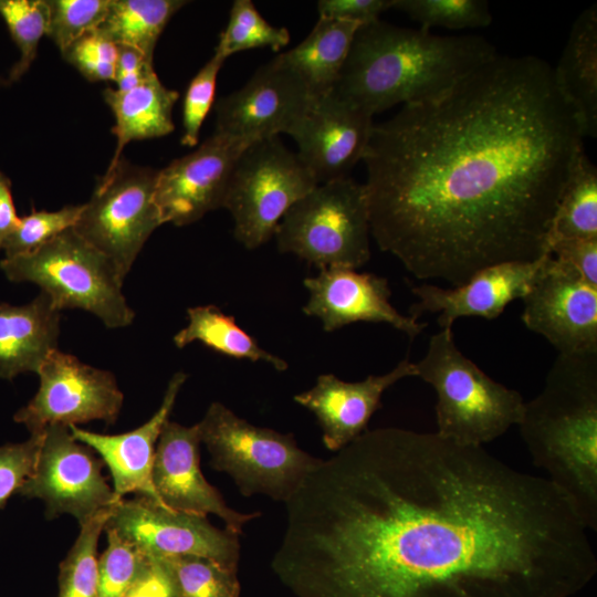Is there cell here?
<instances>
[{
	"mask_svg": "<svg viewBox=\"0 0 597 597\" xmlns=\"http://www.w3.org/2000/svg\"><path fill=\"white\" fill-rule=\"evenodd\" d=\"M284 504L295 597H573L597 572L558 488L437 432L366 430Z\"/></svg>",
	"mask_w": 597,
	"mask_h": 597,
	"instance_id": "6da1fadb",
	"label": "cell"
},
{
	"mask_svg": "<svg viewBox=\"0 0 597 597\" xmlns=\"http://www.w3.org/2000/svg\"><path fill=\"white\" fill-rule=\"evenodd\" d=\"M584 138L547 62L498 54L374 124L363 159L370 235L417 279L452 286L540 260Z\"/></svg>",
	"mask_w": 597,
	"mask_h": 597,
	"instance_id": "7a4b0ae2",
	"label": "cell"
},
{
	"mask_svg": "<svg viewBox=\"0 0 597 597\" xmlns=\"http://www.w3.org/2000/svg\"><path fill=\"white\" fill-rule=\"evenodd\" d=\"M498 55L479 35H437L384 21L360 25L331 91L370 115L431 98Z\"/></svg>",
	"mask_w": 597,
	"mask_h": 597,
	"instance_id": "3957f363",
	"label": "cell"
},
{
	"mask_svg": "<svg viewBox=\"0 0 597 597\" xmlns=\"http://www.w3.org/2000/svg\"><path fill=\"white\" fill-rule=\"evenodd\" d=\"M533 463L597 528V353L558 354L517 423Z\"/></svg>",
	"mask_w": 597,
	"mask_h": 597,
	"instance_id": "277c9868",
	"label": "cell"
},
{
	"mask_svg": "<svg viewBox=\"0 0 597 597\" xmlns=\"http://www.w3.org/2000/svg\"><path fill=\"white\" fill-rule=\"evenodd\" d=\"M416 364L417 377L437 394V433L462 446L483 447L521 420L524 399L493 380L458 348L452 328L433 334Z\"/></svg>",
	"mask_w": 597,
	"mask_h": 597,
	"instance_id": "5b68a950",
	"label": "cell"
},
{
	"mask_svg": "<svg viewBox=\"0 0 597 597\" xmlns=\"http://www.w3.org/2000/svg\"><path fill=\"white\" fill-rule=\"evenodd\" d=\"M0 269L11 282L38 285L60 312L86 311L108 328L126 327L135 318L122 291L124 279L73 228L29 254L3 258Z\"/></svg>",
	"mask_w": 597,
	"mask_h": 597,
	"instance_id": "8992f818",
	"label": "cell"
},
{
	"mask_svg": "<svg viewBox=\"0 0 597 597\" xmlns=\"http://www.w3.org/2000/svg\"><path fill=\"white\" fill-rule=\"evenodd\" d=\"M198 427L211 467L230 475L243 496L262 494L286 503L322 462L302 450L292 433L254 426L218 401Z\"/></svg>",
	"mask_w": 597,
	"mask_h": 597,
	"instance_id": "52a82bcc",
	"label": "cell"
},
{
	"mask_svg": "<svg viewBox=\"0 0 597 597\" xmlns=\"http://www.w3.org/2000/svg\"><path fill=\"white\" fill-rule=\"evenodd\" d=\"M274 235L280 252L320 270L363 266L370 259L365 184L346 177L317 185L286 211Z\"/></svg>",
	"mask_w": 597,
	"mask_h": 597,
	"instance_id": "ba28073f",
	"label": "cell"
},
{
	"mask_svg": "<svg viewBox=\"0 0 597 597\" xmlns=\"http://www.w3.org/2000/svg\"><path fill=\"white\" fill-rule=\"evenodd\" d=\"M317 185L279 136L251 143L234 164L223 202L235 239L247 249L264 244L286 211Z\"/></svg>",
	"mask_w": 597,
	"mask_h": 597,
	"instance_id": "9c48e42d",
	"label": "cell"
},
{
	"mask_svg": "<svg viewBox=\"0 0 597 597\" xmlns=\"http://www.w3.org/2000/svg\"><path fill=\"white\" fill-rule=\"evenodd\" d=\"M157 172L121 157L101 178L73 227L124 280L149 235L163 224L154 201Z\"/></svg>",
	"mask_w": 597,
	"mask_h": 597,
	"instance_id": "30bf717a",
	"label": "cell"
},
{
	"mask_svg": "<svg viewBox=\"0 0 597 597\" xmlns=\"http://www.w3.org/2000/svg\"><path fill=\"white\" fill-rule=\"evenodd\" d=\"M103 465L69 427L50 426L43 430L35 469L17 494L42 500L48 520L70 514L82 525L121 501L102 474Z\"/></svg>",
	"mask_w": 597,
	"mask_h": 597,
	"instance_id": "8fae6325",
	"label": "cell"
},
{
	"mask_svg": "<svg viewBox=\"0 0 597 597\" xmlns=\"http://www.w3.org/2000/svg\"><path fill=\"white\" fill-rule=\"evenodd\" d=\"M33 398L13 416L31 434L50 426H77L92 420L116 421L124 395L115 376L82 363L77 357L53 350L39 371Z\"/></svg>",
	"mask_w": 597,
	"mask_h": 597,
	"instance_id": "7c38bea8",
	"label": "cell"
},
{
	"mask_svg": "<svg viewBox=\"0 0 597 597\" xmlns=\"http://www.w3.org/2000/svg\"><path fill=\"white\" fill-rule=\"evenodd\" d=\"M314 96L281 54L216 105L214 133L244 143L297 130Z\"/></svg>",
	"mask_w": 597,
	"mask_h": 597,
	"instance_id": "4fadbf2b",
	"label": "cell"
},
{
	"mask_svg": "<svg viewBox=\"0 0 597 597\" xmlns=\"http://www.w3.org/2000/svg\"><path fill=\"white\" fill-rule=\"evenodd\" d=\"M105 525L149 556H199L238 569L239 535L213 526L207 516L175 511L137 496L122 499Z\"/></svg>",
	"mask_w": 597,
	"mask_h": 597,
	"instance_id": "5bb4252c",
	"label": "cell"
},
{
	"mask_svg": "<svg viewBox=\"0 0 597 597\" xmlns=\"http://www.w3.org/2000/svg\"><path fill=\"white\" fill-rule=\"evenodd\" d=\"M525 326L562 355L597 353V287L549 254L522 297Z\"/></svg>",
	"mask_w": 597,
	"mask_h": 597,
	"instance_id": "9a60e30c",
	"label": "cell"
},
{
	"mask_svg": "<svg viewBox=\"0 0 597 597\" xmlns=\"http://www.w3.org/2000/svg\"><path fill=\"white\" fill-rule=\"evenodd\" d=\"M250 144L213 133L195 151L159 170L154 201L161 223L187 226L223 208L234 164Z\"/></svg>",
	"mask_w": 597,
	"mask_h": 597,
	"instance_id": "2e32d148",
	"label": "cell"
},
{
	"mask_svg": "<svg viewBox=\"0 0 597 597\" xmlns=\"http://www.w3.org/2000/svg\"><path fill=\"white\" fill-rule=\"evenodd\" d=\"M198 423L187 427L167 420L156 446L153 483L160 502L175 511L221 519L226 528L240 535L261 512L241 513L227 505L221 493L200 469Z\"/></svg>",
	"mask_w": 597,
	"mask_h": 597,
	"instance_id": "e0dca14e",
	"label": "cell"
},
{
	"mask_svg": "<svg viewBox=\"0 0 597 597\" xmlns=\"http://www.w3.org/2000/svg\"><path fill=\"white\" fill-rule=\"evenodd\" d=\"M303 283L308 292L303 312L317 317L327 333L356 322H371L388 324L413 339L427 327L392 306L388 280L374 273L333 266L305 277Z\"/></svg>",
	"mask_w": 597,
	"mask_h": 597,
	"instance_id": "ac0fdd59",
	"label": "cell"
},
{
	"mask_svg": "<svg viewBox=\"0 0 597 597\" xmlns=\"http://www.w3.org/2000/svg\"><path fill=\"white\" fill-rule=\"evenodd\" d=\"M373 127V115L329 92L314 98L292 137L300 160L320 185L349 177L364 159Z\"/></svg>",
	"mask_w": 597,
	"mask_h": 597,
	"instance_id": "d6986e66",
	"label": "cell"
},
{
	"mask_svg": "<svg viewBox=\"0 0 597 597\" xmlns=\"http://www.w3.org/2000/svg\"><path fill=\"white\" fill-rule=\"evenodd\" d=\"M551 254V253H549ZM549 254L534 262H507L488 266L459 286L443 289L423 283L411 289L418 302L410 312L438 314L441 328H452L461 317H499L507 304L521 298L542 272Z\"/></svg>",
	"mask_w": 597,
	"mask_h": 597,
	"instance_id": "ffe728a7",
	"label": "cell"
},
{
	"mask_svg": "<svg viewBox=\"0 0 597 597\" xmlns=\"http://www.w3.org/2000/svg\"><path fill=\"white\" fill-rule=\"evenodd\" d=\"M408 377H417L416 364L408 358L384 375H370L360 381L323 374L313 387L293 399L315 416L324 446L337 452L367 430L370 418L381 407L383 394Z\"/></svg>",
	"mask_w": 597,
	"mask_h": 597,
	"instance_id": "44dd1931",
	"label": "cell"
},
{
	"mask_svg": "<svg viewBox=\"0 0 597 597\" xmlns=\"http://www.w3.org/2000/svg\"><path fill=\"white\" fill-rule=\"evenodd\" d=\"M186 379L184 371L175 373L157 411L134 430L119 434H102L77 426L69 427L74 439L90 447L108 468L117 500L128 493H136L164 505L153 483L156 446Z\"/></svg>",
	"mask_w": 597,
	"mask_h": 597,
	"instance_id": "7402d4cb",
	"label": "cell"
},
{
	"mask_svg": "<svg viewBox=\"0 0 597 597\" xmlns=\"http://www.w3.org/2000/svg\"><path fill=\"white\" fill-rule=\"evenodd\" d=\"M61 312L40 292L23 305L0 304V378L38 373L57 349Z\"/></svg>",
	"mask_w": 597,
	"mask_h": 597,
	"instance_id": "603a6c76",
	"label": "cell"
},
{
	"mask_svg": "<svg viewBox=\"0 0 597 597\" xmlns=\"http://www.w3.org/2000/svg\"><path fill=\"white\" fill-rule=\"evenodd\" d=\"M555 83L575 109L585 137L597 136V4L575 19L558 63Z\"/></svg>",
	"mask_w": 597,
	"mask_h": 597,
	"instance_id": "cb8c5ba5",
	"label": "cell"
},
{
	"mask_svg": "<svg viewBox=\"0 0 597 597\" xmlns=\"http://www.w3.org/2000/svg\"><path fill=\"white\" fill-rule=\"evenodd\" d=\"M103 96L116 119L112 132L117 144L108 168L118 163L127 143L161 137L175 128L171 113L179 94L164 86L156 73L127 91L106 88Z\"/></svg>",
	"mask_w": 597,
	"mask_h": 597,
	"instance_id": "d4e9b609",
	"label": "cell"
},
{
	"mask_svg": "<svg viewBox=\"0 0 597 597\" xmlns=\"http://www.w3.org/2000/svg\"><path fill=\"white\" fill-rule=\"evenodd\" d=\"M359 27L320 17L298 45L281 53L314 97L329 93L335 86Z\"/></svg>",
	"mask_w": 597,
	"mask_h": 597,
	"instance_id": "484cf974",
	"label": "cell"
},
{
	"mask_svg": "<svg viewBox=\"0 0 597 597\" xmlns=\"http://www.w3.org/2000/svg\"><path fill=\"white\" fill-rule=\"evenodd\" d=\"M188 324L172 338L178 348L199 342L208 348L235 358L262 362L274 369H287L281 357L262 348L255 338L241 328L234 317L224 314L216 305H199L187 310Z\"/></svg>",
	"mask_w": 597,
	"mask_h": 597,
	"instance_id": "4316f807",
	"label": "cell"
},
{
	"mask_svg": "<svg viewBox=\"0 0 597 597\" xmlns=\"http://www.w3.org/2000/svg\"><path fill=\"white\" fill-rule=\"evenodd\" d=\"M186 3L182 0H112L98 29L116 45L130 46L153 60L159 35Z\"/></svg>",
	"mask_w": 597,
	"mask_h": 597,
	"instance_id": "83f0119b",
	"label": "cell"
},
{
	"mask_svg": "<svg viewBox=\"0 0 597 597\" xmlns=\"http://www.w3.org/2000/svg\"><path fill=\"white\" fill-rule=\"evenodd\" d=\"M572 238H597V168L584 147L572 163L549 232V241Z\"/></svg>",
	"mask_w": 597,
	"mask_h": 597,
	"instance_id": "f1b7e54d",
	"label": "cell"
},
{
	"mask_svg": "<svg viewBox=\"0 0 597 597\" xmlns=\"http://www.w3.org/2000/svg\"><path fill=\"white\" fill-rule=\"evenodd\" d=\"M113 507L80 525L77 538L60 564L59 597H97V544Z\"/></svg>",
	"mask_w": 597,
	"mask_h": 597,
	"instance_id": "f546056e",
	"label": "cell"
},
{
	"mask_svg": "<svg viewBox=\"0 0 597 597\" xmlns=\"http://www.w3.org/2000/svg\"><path fill=\"white\" fill-rule=\"evenodd\" d=\"M289 42V31L271 25L262 18L252 1L235 0L214 53L227 60L234 53L251 49L268 46L277 51Z\"/></svg>",
	"mask_w": 597,
	"mask_h": 597,
	"instance_id": "4dcf8cb0",
	"label": "cell"
},
{
	"mask_svg": "<svg viewBox=\"0 0 597 597\" xmlns=\"http://www.w3.org/2000/svg\"><path fill=\"white\" fill-rule=\"evenodd\" d=\"M0 15L20 51L4 82L11 84L24 75L35 59L39 42L48 31L49 8L46 0H0Z\"/></svg>",
	"mask_w": 597,
	"mask_h": 597,
	"instance_id": "1f68e13d",
	"label": "cell"
},
{
	"mask_svg": "<svg viewBox=\"0 0 597 597\" xmlns=\"http://www.w3.org/2000/svg\"><path fill=\"white\" fill-rule=\"evenodd\" d=\"M163 558L171 569L177 597H240L238 569L199 556Z\"/></svg>",
	"mask_w": 597,
	"mask_h": 597,
	"instance_id": "d6a6232c",
	"label": "cell"
},
{
	"mask_svg": "<svg viewBox=\"0 0 597 597\" xmlns=\"http://www.w3.org/2000/svg\"><path fill=\"white\" fill-rule=\"evenodd\" d=\"M430 31L440 27L451 30L485 28L492 15L484 0H392V8Z\"/></svg>",
	"mask_w": 597,
	"mask_h": 597,
	"instance_id": "836d02e7",
	"label": "cell"
},
{
	"mask_svg": "<svg viewBox=\"0 0 597 597\" xmlns=\"http://www.w3.org/2000/svg\"><path fill=\"white\" fill-rule=\"evenodd\" d=\"M107 546L98 558L97 597H123L140 574L149 555L105 525Z\"/></svg>",
	"mask_w": 597,
	"mask_h": 597,
	"instance_id": "e575fe53",
	"label": "cell"
},
{
	"mask_svg": "<svg viewBox=\"0 0 597 597\" xmlns=\"http://www.w3.org/2000/svg\"><path fill=\"white\" fill-rule=\"evenodd\" d=\"M82 209L83 205L66 206L56 211L33 210L20 218L15 229L2 243L4 258L29 254L61 232L73 228Z\"/></svg>",
	"mask_w": 597,
	"mask_h": 597,
	"instance_id": "d590c367",
	"label": "cell"
},
{
	"mask_svg": "<svg viewBox=\"0 0 597 597\" xmlns=\"http://www.w3.org/2000/svg\"><path fill=\"white\" fill-rule=\"evenodd\" d=\"M112 0H46L49 35L63 53L83 34L104 22Z\"/></svg>",
	"mask_w": 597,
	"mask_h": 597,
	"instance_id": "8d00e7d4",
	"label": "cell"
},
{
	"mask_svg": "<svg viewBox=\"0 0 597 597\" xmlns=\"http://www.w3.org/2000/svg\"><path fill=\"white\" fill-rule=\"evenodd\" d=\"M224 61L213 53L187 87L184 100V134L181 137V144L185 146H196L198 143L202 123L213 104L217 76Z\"/></svg>",
	"mask_w": 597,
	"mask_h": 597,
	"instance_id": "74e56055",
	"label": "cell"
},
{
	"mask_svg": "<svg viewBox=\"0 0 597 597\" xmlns=\"http://www.w3.org/2000/svg\"><path fill=\"white\" fill-rule=\"evenodd\" d=\"M62 55L91 82L114 81L117 45L100 29L83 34Z\"/></svg>",
	"mask_w": 597,
	"mask_h": 597,
	"instance_id": "f35d334b",
	"label": "cell"
},
{
	"mask_svg": "<svg viewBox=\"0 0 597 597\" xmlns=\"http://www.w3.org/2000/svg\"><path fill=\"white\" fill-rule=\"evenodd\" d=\"M41 433L31 434L23 442L0 447V510L9 498L18 493L24 482L32 475L41 442Z\"/></svg>",
	"mask_w": 597,
	"mask_h": 597,
	"instance_id": "ab89813d",
	"label": "cell"
},
{
	"mask_svg": "<svg viewBox=\"0 0 597 597\" xmlns=\"http://www.w3.org/2000/svg\"><path fill=\"white\" fill-rule=\"evenodd\" d=\"M549 253L597 287V238L554 239L549 241Z\"/></svg>",
	"mask_w": 597,
	"mask_h": 597,
	"instance_id": "60d3db41",
	"label": "cell"
},
{
	"mask_svg": "<svg viewBox=\"0 0 597 597\" xmlns=\"http://www.w3.org/2000/svg\"><path fill=\"white\" fill-rule=\"evenodd\" d=\"M392 8V0H320L321 18L354 22L359 25L379 20V15Z\"/></svg>",
	"mask_w": 597,
	"mask_h": 597,
	"instance_id": "b9f144b4",
	"label": "cell"
},
{
	"mask_svg": "<svg viewBox=\"0 0 597 597\" xmlns=\"http://www.w3.org/2000/svg\"><path fill=\"white\" fill-rule=\"evenodd\" d=\"M123 597H177L175 579L166 559L149 556Z\"/></svg>",
	"mask_w": 597,
	"mask_h": 597,
	"instance_id": "7bdbcfd3",
	"label": "cell"
},
{
	"mask_svg": "<svg viewBox=\"0 0 597 597\" xmlns=\"http://www.w3.org/2000/svg\"><path fill=\"white\" fill-rule=\"evenodd\" d=\"M155 72L153 60L147 59L138 50L126 45H117V60L114 81L118 91L130 90L148 78Z\"/></svg>",
	"mask_w": 597,
	"mask_h": 597,
	"instance_id": "ee69618b",
	"label": "cell"
},
{
	"mask_svg": "<svg viewBox=\"0 0 597 597\" xmlns=\"http://www.w3.org/2000/svg\"><path fill=\"white\" fill-rule=\"evenodd\" d=\"M19 220L11 193V181L0 170V252L2 243L15 229Z\"/></svg>",
	"mask_w": 597,
	"mask_h": 597,
	"instance_id": "f6af8a7d",
	"label": "cell"
}]
</instances>
